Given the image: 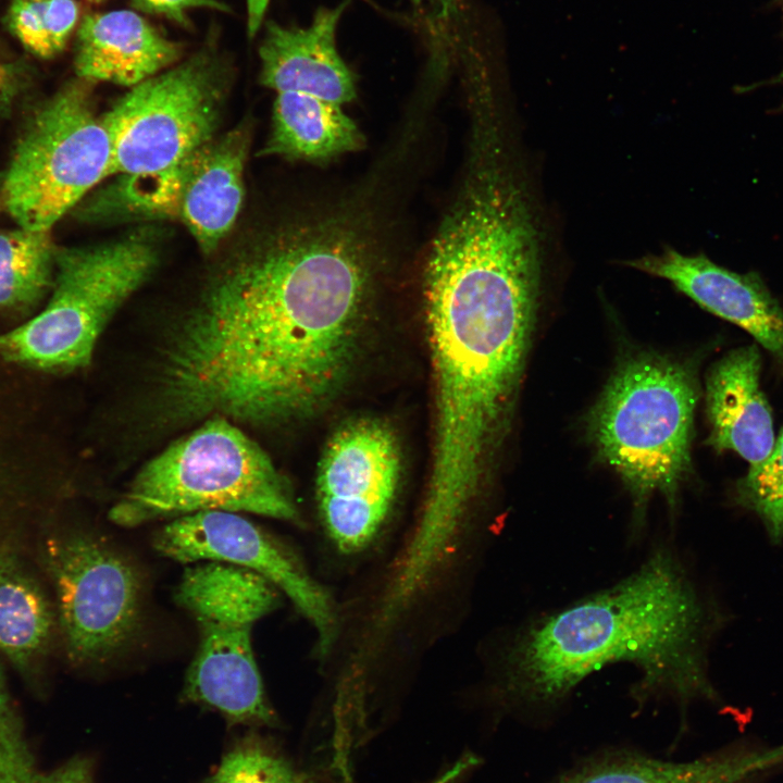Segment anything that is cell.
<instances>
[{
  "mask_svg": "<svg viewBox=\"0 0 783 783\" xmlns=\"http://www.w3.org/2000/svg\"><path fill=\"white\" fill-rule=\"evenodd\" d=\"M400 226L391 202L358 182L322 195L234 256L167 340L158 380L162 418L263 426L321 408L347 374Z\"/></svg>",
  "mask_w": 783,
  "mask_h": 783,
  "instance_id": "1",
  "label": "cell"
},
{
  "mask_svg": "<svg viewBox=\"0 0 783 783\" xmlns=\"http://www.w3.org/2000/svg\"><path fill=\"white\" fill-rule=\"evenodd\" d=\"M540 274V258L501 243L467 241L427 251L423 287L435 436L415 525L431 538L463 534L518 390Z\"/></svg>",
  "mask_w": 783,
  "mask_h": 783,
  "instance_id": "2",
  "label": "cell"
},
{
  "mask_svg": "<svg viewBox=\"0 0 783 783\" xmlns=\"http://www.w3.org/2000/svg\"><path fill=\"white\" fill-rule=\"evenodd\" d=\"M713 627L679 561L660 548L620 584L519 634L506 651L500 687L517 705L548 707L591 672L627 661L642 671L637 698L716 700L705 658Z\"/></svg>",
  "mask_w": 783,
  "mask_h": 783,
  "instance_id": "3",
  "label": "cell"
},
{
  "mask_svg": "<svg viewBox=\"0 0 783 783\" xmlns=\"http://www.w3.org/2000/svg\"><path fill=\"white\" fill-rule=\"evenodd\" d=\"M212 510L300 521L287 480L256 442L222 417L204 420L147 462L109 518L134 527Z\"/></svg>",
  "mask_w": 783,
  "mask_h": 783,
  "instance_id": "4",
  "label": "cell"
},
{
  "mask_svg": "<svg viewBox=\"0 0 783 783\" xmlns=\"http://www.w3.org/2000/svg\"><path fill=\"white\" fill-rule=\"evenodd\" d=\"M698 385L685 364L654 355L626 359L593 408L588 428L601 457L643 511L655 494L674 506L692 470Z\"/></svg>",
  "mask_w": 783,
  "mask_h": 783,
  "instance_id": "5",
  "label": "cell"
},
{
  "mask_svg": "<svg viewBox=\"0 0 783 783\" xmlns=\"http://www.w3.org/2000/svg\"><path fill=\"white\" fill-rule=\"evenodd\" d=\"M277 592L261 575L229 563L204 561L185 570L175 598L196 622L199 643L184 701L220 713L233 726L277 725L251 642L256 622L277 607Z\"/></svg>",
  "mask_w": 783,
  "mask_h": 783,
  "instance_id": "6",
  "label": "cell"
},
{
  "mask_svg": "<svg viewBox=\"0 0 783 783\" xmlns=\"http://www.w3.org/2000/svg\"><path fill=\"white\" fill-rule=\"evenodd\" d=\"M159 253L157 234L148 228L58 248L50 300L33 319L0 334V357L42 370L87 365L104 326L151 275Z\"/></svg>",
  "mask_w": 783,
  "mask_h": 783,
  "instance_id": "7",
  "label": "cell"
},
{
  "mask_svg": "<svg viewBox=\"0 0 783 783\" xmlns=\"http://www.w3.org/2000/svg\"><path fill=\"white\" fill-rule=\"evenodd\" d=\"M77 77L37 108L5 170L1 202L17 226L51 231L97 184L113 175L112 145Z\"/></svg>",
  "mask_w": 783,
  "mask_h": 783,
  "instance_id": "8",
  "label": "cell"
},
{
  "mask_svg": "<svg viewBox=\"0 0 783 783\" xmlns=\"http://www.w3.org/2000/svg\"><path fill=\"white\" fill-rule=\"evenodd\" d=\"M227 70L204 48L130 87L102 115L113 153V175L157 172L214 138Z\"/></svg>",
  "mask_w": 783,
  "mask_h": 783,
  "instance_id": "9",
  "label": "cell"
},
{
  "mask_svg": "<svg viewBox=\"0 0 783 783\" xmlns=\"http://www.w3.org/2000/svg\"><path fill=\"white\" fill-rule=\"evenodd\" d=\"M248 138L232 130L157 172L119 175L77 207L85 221L174 220L211 252L233 227L244 200Z\"/></svg>",
  "mask_w": 783,
  "mask_h": 783,
  "instance_id": "10",
  "label": "cell"
},
{
  "mask_svg": "<svg viewBox=\"0 0 783 783\" xmlns=\"http://www.w3.org/2000/svg\"><path fill=\"white\" fill-rule=\"evenodd\" d=\"M48 563L70 658L99 664L116 657L141 626L145 585L138 567L113 544L86 532L52 540Z\"/></svg>",
  "mask_w": 783,
  "mask_h": 783,
  "instance_id": "11",
  "label": "cell"
},
{
  "mask_svg": "<svg viewBox=\"0 0 783 783\" xmlns=\"http://www.w3.org/2000/svg\"><path fill=\"white\" fill-rule=\"evenodd\" d=\"M348 2L319 9L306 27L269 24L259 48L261 83L277 94L283 110L304 132L334 142L358 129L346 110L357 97L356 76L336 47Z\"/></svg>",
  "mask_w": 783,
  "mask_h": 783,
  "instance_id": "12",
  "label": "cell"
},
{
  "mask_svg": "<svg viewBox=\"0 0 783 783\" xmlns=\"http://www.w3.org/2000/svg\"><path fill=\"white\" fill-rule=\"evenodd\" d=\"M400 453L390 428L373 419L340 426L326 444L316 475V506L334 548L356 555L371 546L393 508Z\"/></svg>",
  "mask_w": 783,
  "mask_h": 783,
  "instance_id": "13",
  "label": "cell"
},
{
  "mask_svg": "<svg viewBox=\"0 0 783 783\" xmlns=\"http://www.w3.org/2000/svg\"><path fill=\"white\" fill-rule=\"evenodd\" d=\"M152 545L183 563L223 562L261 575L314 626L320 652L332 647L337 618L330 594L285 545L248 519L217 510L179 517L154 534Z\"/></svg>",
  "mask_w": 783,
  "mask_h": 783,
  "instance_id": "14",
  "label": "cell"
},
{
  "mask_svg": "<svg viewBox=\"0 0 783 783\" xmlns=\"http://www.w3.org/2000/svg\"><path fill=\"white\" fill-rule=\"evenodd\" d=\"M626 264L670 282L698 306L739 326L783 360V308L758 273H737L703 253L687 256L672 248Z\"/></svg>",
  "mask_w": 783,
  "mask_h": 783,
  "instance_id": "15",
  "label": "cell"
},
{
  "mask_svg": "<svg viewBox=\"0 0 783 783\" xmlns=\"http://www.w3.org/2000/svg\"><path fill=\"white\" fill-rule=\"evenodd\" d=\"M182 45L134 11L94 13L80 21L74 66L78 78L133 87L173 66Z\"/></svg>",
  "mask_w": 783,
  "mask_h": 783,
  "instance_id": "16",
  "label": "cell"
},
{
  "mask_svg": "<svg viewBox=\"0 0 783 783\" xmlns=\"http://www.w3.org/2000/svg\"><path fill=\"white\" fill-rule=\"evenodd\" d=\"M761 355L757 346L729 351L706 378L708 444L731 450L749 465L762 461L775 442L771 407L760 386Z\"/></svg>",
  "mask_w": 783,
  "mask_h": 783,
  "instance_id": "17",
  "label": "cell"
},
{
  "mask_svg": "<svg viewBox=\"0 0 783 783\" xmlns=\"http://www.w3.org/2000/svg\"><path fill=\"white\" fill-rule=\"evenodd\" d=\"M781 765L783 743L728 748L688 761L612 750L587 760L558 783H748Z\"/></svg>",
  "mask_w": 783,
  "mask_h": 783,
  "instance_id": "18",
  "label": "cell"
},
{
  "mask_svg": "<svg viewBox=\"0 0 783 783\" xmlns=\"http://www.w3.org/2000/svg\"><path fill=\"white\" fill-rule=\"evenodd\" d=\"M52 626L40 586L13 555L0 549V651L26 669L46 651Z\"/></svg>",
  "mask_w": 783,
  "mask_h": 783,
  "instance_id": "19",
  "label": "cell"
},
{
  "mask_svg": "<svg viewBox=\"0 0 783 783\" xmlns=\"http://www.w3.org/2000/svg\"><path fill=\"white\" fill-rule=\"evenodd\" d=\"M57 247L51 231L0 232V308H20L52 288Z\"/></svg>",
  "mask_w": 783,
  "mask_h": 783,
  "instance_id": "20",
  "label": "cell"
},
{
  "mask_svg": "<svg viewBox=\"0 0 783 783\" xmlns=\"http://www.w3.org/2000/svg\"><path fill=\"white\" fill-rule=\"evenodd\" d=\"M92 761L85 756L42 768L26 737L10 689L0 685V783H97Z\"/></svg>",
  "mask_w": 783,
  "mask_h": 783,
  "instance_id": "21",
  "label": "cell"
},
{
  "mask_svg": "<svg viewBox=\"0 0 783 783\" xmlns=\"http://www.w3.org/2000/svg\"><path fill=\"white\" fill-rule=\"evenodd\" d=\"M200 783H322L313 773L296 766L258 730L235 737L220 763Z\"/></svg>",
  "mask_w": 783,
  "mask_h": 783,
  "instance_id": "22",
  "label": "cell"
},
{
  "mask_svg": "<svg viewBox=\"0 0 783 783\" xmlns=\"http://www.w3.org/2000/svg\"><path fill=\"white\" fill-rule=\"evenodd\" d=\"M78 16L75 0H11L7 21L26 50L50 59L64 49Z\"/></svg>",
  "mask_w": 783,
  "mask_h": 783,
  "instance_id": "23",
  "label": "cell"
},
{
  "mask_svg": "<svg viewBox=\"0 0 783 783\" xmlns=\"http://www.w3.org/2000/svg\"><path fill=\"white\" fill-rule=\"evenodd\" d=\"M733 496L761 520L773 544L783 539V430L770 453L736 481Z\"/></svg>",
  "mask_w": 783,
  "mask_h": 783,
  "instance_id": "24",
  "label": "cell"
},
{
  "mask_svg": "<svg viewBox=\"0 0 783 783\" xmlns=\"http://www.w3.org/2000/svg\"><path fill=\"white\" fill-rule=\"evenodd\" d=\"M138 10L165 16L183 26L188 25V11L194 8H207L227 11L225 3L216 0H132Z\"/></svg>",
  "mask_w": 783,
  "mask_h": 783,
  "instance_id": "25",
  "label": "cell"
},
{
  "mask_svg": "<svg viewBox=\"0 0 783 783\" xmlns=\"http://www.w3.org/2000/svg\"><path fill=\"white\" fill-rule=\"evenodd\" d=\"M270 0H247V30L250 37L258 33Z\"/></svg>",
  "mask_w": 783,
  "mask_h": 783,
  "instance_id": "26",
  "label": "cell"
},
{
  "mask_svg": "<svg viewBox=\"0 0 783 783\" xmlns=\"http://www.w3.org/2000/svg\"><path fill=\"white\" fill-rule=\"evenodd\" d=\"M11 85V73L9 69L0 62V99L7 94Z\"/></svg>",
  "mask_w": 783,
  "mask_h": 783,
  "instance_id": "27",
  "label": "cell"
},
{
  "mask_svg": "<svg viewBox=\"0 0 783 783\" xmlns=\"http://www.w3.org/2000/svg\"><path fill=\"white\" fill-rule=\"evenodd\" d=\"M410 1H411L412 3H414V4H420V3H422L424 0H410Z\"/></svg>",
  "mask_w": 783,
  "mask_h": 783,
  "instance_id": "28",
  "label": "cell"
},
{
  "mask_svg": "<svg viewBox=\"0 0 783 783\" xmlns=\"http://www.w3.org/2000/svg\"><path fill=\"white\" fill-rule=\"evenodd\" d=\"M1 204H2V202H1V198H0V206H1Z\"/></svg>",
  "mask_w": 783,
  "mask_h": 783,
  "instance_id": "29",
  "label": "cell"
},
{
  "mask_svg": "<svg viewBox=\"0 0 783 783\" xmlns=\"http://www.w3.org/2000/svg\"><path fill=\"white\" fill-rule=\"evenodd\" d=\"M90 1H99V0H90Z\"/></svg>",
  "mask_w": 783,
  "mask_h": 783,
  "instance_id": "30",
  "label": "cell"
}]
</instances>
